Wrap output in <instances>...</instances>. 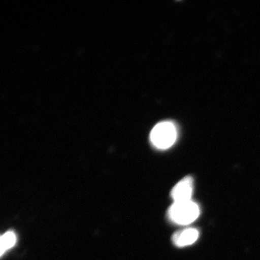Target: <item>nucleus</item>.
<instances>
[{"instance_id":"obj_3","label":"nucleus","mask_w":260,"mask_h":260,"mask_svg":"<svg viewBox=\"0 0 260 260\" xmlns=\"http://www.w3.org/2000/svg\"><path fill=\"white\" fill-rule=\"evenodd\" d=\"M194 191V181L191 177H184L176 184L171 191L174 203L190 201Z\"/></svg>"},{"instance_id":"obj_4","label":"nucleus","mask_w":260,"mask_h":260,"mask_svg":"<svg viewBox=\"0 0 260 260\" xmlns=\"http://www.w3.org/2000/svg\"><path fill=\"white\" fill-rule=\"evenodd\" d=\"M199 237V232L196 229L189 228L179 231L173 235V243L178 247L191 245L194 244Z\"/></svg>"},{"instance_id":"obj_1","label":"nucleus","mask_w":260,"mask_h":260,"mask_svg":"<svg viewBox=\"0 0 260 260\" xmlns=\"http://www.w3.org/2000/svg\"><path fill=\"white\" fill-rule=\"evenodd\" d=\"M199 206L194 202L186 201L174 203L168 211L169 218L178 225H189L199 217Z\"/></svg>"},{"instance_id":"obj_2","label":"nucleus","mask_w":260,"mask_h":260,"mask_svg":"<svg viewBox=\"0 0 260 260\" xmlns=\"http://www.w3.org/2000/svg\"><path fill=\"white\" fill-rule=\"evenodd\" d=\"M177 132L172 122L159 123L150 133V140L157 148L165 150L170 148L177 140Z\"/></svg>"},{"instance_id":"obj_5","label":"nucleus","mask_w":260,"mask_h":260,"mask_svg":"<svg viewBox=\"0 0 260 260\" xmlns=\"http://www.w3.org/2000/svg\"><path fill=\"white\" fill-rule=\"evenodd\" d=\"M17 237L14 232H8L5 233L1 237V245H0V253L3 256L7 251L9 250L16 244Z\"/></svg>"}]
</instances>
